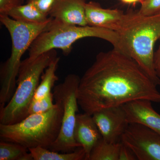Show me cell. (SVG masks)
<instances>
[{"mask_svg": "<svg viewBox=\"0 0 160 160\" xmlns=\"http://www.w3.org/2000/svg\"><path fill=\"white\" fill-rule=\"evenodd\" d=\"M6 15L18 22L31 24H42L51 19L34 5L28 3L13 8Z\"/></svg>", "mask_w": 160, "mask_h": 160, "instance_id": "cell-14", "label": "cell"}, {"mask_svg": "<svg viewBox=\"0 0 160 160\" xmlns=\"http://www.w3.org/2000/svg\"><path fill=\"white\" fill-rule=\"evenodd\" d=\"M29 150L33 160H86V153L82 147L72 152L61 153L42 147Z\"/></svg>", "mask_w": 160, "mask_h": 160, "instance_id": "cell-15", "label": "cell"}, {"mask_svg": "<svg viewBox=\"0 0 160 160\" xmlns=\"http://www.w3.org/2000/svg\"><path fill=\"white\" fill-rule=\"evenodd\" d=\"M25 0H0V14L7 15L9 11L23 5Z\"/></svg>", "mask_w": 160, "mask_h": 160, "instance_id": "cell-22", "label": "cell"}, {"mask_svg": "<svg viewBox=\"0 0 160 160\" xmlns=\"http://www.w3.org/2000/svg\"><path fill=\"white\" fill-rule=\"evenodd\" d=\"M129 123H136L148 127L160 134V114L149 100L139 99L122 106Z\"/></svg>", "mask_w": 160, "mask_h": 160, "instance_id": "cell-10", "label": "cell"}, {"mask_svg": "<svg viewBox=\"0 0 160 160\" xmlns=\"http://www.w3.org/2000/svg\"><path fill=\"white\" fill-rule=\"evenodd\" d=\"M159 40L160 42V38ZM153 64L155 71L158 78L160 79V44L157 50L154 52Z\"/></svg>", "mask_w": 160, "mask_h": 160, "instance_id": "cell-24", "label": "cell"}, {"mask_svg": "<svg viewBox=\"0 0 160 160\" xmlns=\"http://www.w3.org/2000/svg\"><path fill=\"white\" fill-rule=\"evenodd\" d=\"M86 38H97L112 44L120 50L118 35L113 30L94 27L69 25L52 18L48 29L43 32L31 44L28 51L29 57L34 58L52 50L60 49L66 55L69 54L76 42Z\"/></svg>", "mask_w": 160, "mask_h": 160, "instance_id": "cell-6", "label": "cell"}, {"mask_svg": "<svg viewBox=\"0 0 160 160\" xmlns=\"http://www.w3.org/2000/svg\"><path fill=\"white\" fill-rule=\"evenodd\" d=\"M57 0H26V3L34 5L44 14L49 16V12Z\"/></svg>", "mask_w": 160, "mask_h": 160, "instance_id": "cell-21", "label": "cell"}, {"mask_svg": "<svg viewBox=\"0 0 160 160\" xmlns=\"http://www.w3.org/2000/svg\"><path fill=\"white\" fill-rule=\"evenodd\" d=\"M80 81L78 76L71 73L66 76L62 82L53 88L55 102L62 106L63 114L59 134L49 148L52 151L69 152L81 147L74 138L75 125L78 112L77 92Z\"/></svg>", "mask_w": 160, "mask_h": 160, "instance_id": "cell-7", "label": "cell"}, {"mask_svg": "<svg viewBox=\"0 0 160 160\" xmlns=\"http://www.w3.org/2000/svg\"><path fill=\"white\" fill-rule=\"evenodd\" d=\"M59 61L60 58L58 57L45 69L32 100H39L52 92V90L54 88L55 83L58 80L56 72Z\"/></svg>", "mask_w": 160, "mask_h": 160, "instance_id": "cell-16", "label": "cell"}, {"mask_svg": "<svg viewBox=\"0 0 160 160\" xmlns=\"http://www.w3.org/2000/svg\"><path fill=\"white\" fill-rule=\"evenodd\" d=\"M121 142L131 149L138 160H160V134L148 127L129 123Z\"/></svg>", "mask_w": 160, "mask_h": 160, "instance_id": "cell-8", "label": "cell"}, {"mask_svg": "<svg viewBox=\"0 0 160 160\" xmlns=\"http://www.w3.org/2000/svg\"><path fill=\"white\" fill-rule=\"evenodd\" d=\"M0 160H33L29 149L17 144L1 140Z\"/></svg>", "mask_w": 160, "mask_h": 160, "instance_id": "cell-18", "label": "cell"}, {"mask_svg": "<svg viewBox=\"0 0 160 160\" xmlns=\"http://www.w3.org/2000/svg\"><path fill=\"white\" fill-rule=\"evenodd\" d=\"M138 160L137 158L133 152L128 146L122 142L119 153L118 160Z\"/></svg>", "mask_w": 160, "mask_h": 160, "instance_id": "cell-23", "label": "cell"}, {"mask_svg": "<svg viewBox=\"0 0 160 160\" xmlns=\"http://www.w3.org/2000/svg\"><path fill=\"white\" fill-rule=\"evenodd\" d=\"M52 18L42 24H27L0 14V21L9 32L11 38V54L0 70V108L12 97L17 87V78L22 57L35 40L48 29Z\"/></svg>", "mask_w": 160, "mask_h": 160, "instance_id": "cell-4", "label": "cell"}, {"mask_svg": "<svg viewBox=\"0 0 160 160\" xmlns=\"http://www.w3.org/2000/svg\"><path fill=\"white\" fill-rule=\"evenodd\" d=\"M125 12L118 9H104L99 3H86V16L87 25L115 31Z\"/></svg>", "mask_w": 160, "mask_h": 160, "instance_id": "cell-13", "label": "cell"}, {"mask_svg": "<svg viewBox=\"0 0 160 160\" xmlns=\"http://www.w3.org/2000/svg\"><path fill=\"white\" fill-rule=\"evenodd\" d=\"M86 0H57L49 13V17L60 22L87 26Z\"/></svg>", "mask_w": 160, "mask_h": 160, "instance_id": "cell-11", "label": "cell"}, {"mask_svg": "<svg viewBox=\"0 0 160 160\" xmlns=\"http://www.w3.org/2000/svg\"><path fill=\"white\" fill-rule=\"evenodd\" d=\"M49 111L32 114L19 122L0 124L1 140L17 143L27 149L38 147L49 149L59 134L63 109L60 104Z\"/></svg>", "mask_w": 160, "mask_h": 160, "instance_id": "cell-5", "label": "cell"}, {"mask_svg": "<svg viewBox=\"0 0 160 160\" xmlns=\"http://www.w3.org/2000/svg\"><path fill=\"white\" fill-rule=\"evenodd\" d=\"M92 116L103 140L111 143L121 142L129 124L122 106L101 109Z\"/></svg>", "mask_w": 160, "mask_h": 160, "instance_id": "cell-9", "label": "cell"}, {"mask_svg": "<svg viewBox=\"0 0 160 160\" xmlns=\"http://www.w3.org/2000/svg\"><path fill=\"white\" fill-rule=\"evenodd\" d=\"M76 142L84 149L86 160L94 146L102 138L92 116L86 112L77 115L74 129Z\"/></svg>", "mask_w": 160, "mask_h": 160, "instance_id": "cell-12", "label": "cell"}, {"mask_svg": "<svg viewBox=\"0 0 160 160\" xmlns=\"http://www.w3.org/2000/svg\"><path fill=\"white\" fill-rule=\"evenodd\" d=\"M53 92H52L39 100H32L29 107V115L36 113H44L54 108L56 104L53 102Z\"/></svg>", "mask_w": 160, "mask_h": 160, "instance_id": "cell-19", "label": "cell"}, {"mask_svg": "<svg viewBox=\"0 0 160 160\" xmlns=\"http://www.w3.org/2000/svg\"><path fill=\"white\" fill-rule=\"evenodd\" d=\"M57 57L55 49H52L36 57H29L22 61L15 91L9 102L0 108V124H15L29 116V107L41 76L49 64Z\"/></svg>", "mask_w": 160, "mask_h": 160, "instance_id": "cell-3", "label": "cell"}, {"mask_svg": "<svg viewBox=\"0 0 160 160\" xmlns=\"http://www.w3.org/2000/svg\"><path fill=\"white\" fill-rule=\"evenodd\" d=\"M134 60L115 49L101 52L80 78L77 98L84 112L122 106L139 99L160 102V92Z\"/></svg>", "mask_w": 160, "mask_h": 160, "instance_id": "cell-1", "label": "cell"}, {"mask_svg": "<svg viewBox=\"0 0 160 160\" xmlns=\"http://www.w3.org/2000/svg\"><path fill=\"white\" fill-rule=\"evenodd\" d=\"M122 142L111 143L102 138L94 146L88 160H118Z\"/></svg>", "mask_w": 160, "mask_h": 160, "instance_id": "cell-17", "label": "cell"}, {"mask_svg": "<svg viewBox=\"0 0 160 160\" xmlns=\"http://www.w3.org/2000/svg\"><path fill=\"white\" fill-rule=\"evenodd\" d=\"M123 4H126V5H131L134 6L137 3L140 2L141 0H120Z\"/></svg>", "mask_w": 160, "mask_h": 160, "instance_id": "cell-25", "label": "cell"}, {"mask_svg": "<svg viewBox=\"0 0 160 160\" xmlns=\"http://www.w3.org/2000/svg\"><path fill=\"white\" fill-rule=\"evenodd\" d=\"M115 31L119 38L120 51L134 60L156 86H160L153 64L155 44L160 38V12L146 16L129 9Z\"/></svg>", "mask_w": 160, "mask_h": 160, "instance_id": "cell-2", "label": "cell"}, {"mask_svg": "<svg viewBox=\"0 0 160 160\" xmlns=\"http://www.w3.org/2000/svg\"><path fill=\"white\" fill-rule=\"evenodd\" d=\"M138 12L144 15L150 16L160 12V0H141Z\"/></svg>", "mask_w": 160, "mask_h": 160, "instance_id": "cell-20", "label": "cell"}]
</instances>
